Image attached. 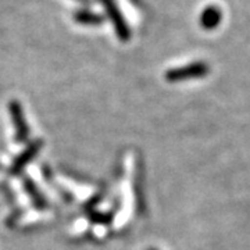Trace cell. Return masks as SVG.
<instances>
[{
	"instance_id": "6da1fadb",
	"label": "cell",
	"mask_w": 250,
	"mask_h": 250,
	"mask_svg": "<svg viewBox=\"0 0 250 250\" xmlns=\"http://www.w3.org/2000/svg\"><path fill=\"white\" fill-rule=\"evenodd\" d=\"M210 74V65L206 62H189L182 67L171 68L164 74V78L167 82L175 83V82H185V81L200 80Z\"/></svg>"
},
{
	"instance_id": "7a4b0ae2",
	"label": "cell",
	"mask_w": 250,
	"mask_h": 250,
	"mask_svg": "<svg viewBox=\"0 0 250 250\" xmlns=\"http://www.w3.org/2000/svg\"><path fill=\"white\" fill-rule=\"evenodd\" d=\"M103 7L107 13L108 18L111 20L113 22V27L116 29L117 38L121 41V42H126L131 39V28L126 24V20L123 16V13L120 11L118 6L116 4L114 0H100Z\"/></svg>"
},
{
	"instance_id": "3957f363",
	"label": "cell",
	"mask_w": 250,
	"mask_h": 250,
	"mask_svg": "<svg viewBox=\"0 0 250 250\" xmlns=\"http://www.w3.org/2000/svg\"><path fill=\"white\" fill-rule=\"evenodd\" d=\"M9 113L16 131V141L18 143L27 142L29 136V126L27 124V118L24 114V108L17 100H11L9 103Z\"/></svg>"
},
{
	"instance_id": "277c9868",
	"label": "cell",
	"mask_w": 250,
	"mask_h": 250,
	"mask_svg": "<svg viewBox=\"0 0 250 250\" xmlns=\"http://www.w3.org/2000/svg\"><path fill=\"white\" fill-rule=\"evenodd\" d=\"M42 146H43V142H42L41 139L29 143L27 147L20 153L17 157L14 159V161L11 163L10 172H11L13 175H17L20 172H22V170L27 167L28 164L35 159L36 154H38L39 150L42 149Z\"/></svg>"
},
{
	"instance_id": "5b68a950",
	"label": "cell",
	"mask_w": 250,
	"mask_h": 250,
	"mask_svg": "<svg viewBox=\"0 0 250 250\" xmlns=\"http://www.w3.org/2000/svg\"><path fill=\"white\" fill-rule=\"evenodd\" d=\"M223 11L218 6L210 4L203 9L199 17V24L205 31H214L215 28L220 27L221 21H223Z\"/></svg>"
},
{
	"instance_id": "8992f818",
	"label": "cell",
	"mask_w": 250,
	"mask_h": 250,
	"mask_svg": "<svg viewBox=\"0 0 250 250\" xmlns=\"http://www.w3.org/2000/svg\"><path fill=\"white\" fill-rule=\"evenodd\" d=\"M24 188H25V192H27V195L29 196V199H31L32 205L35 206L36 208L42 210V208L47 207V200H46V197L42 195V192L39 190L38 185H36L32 179H29L28 177H25V178H24Z\"/></svg>"
},
{
	"instance_id": "52a82bcc",
	"label": "cell",
	"mask_w": 250,
	"mask_h": 250,
	"mask_svg": "<svg viewBox=\"0 0 250 250\" xmlns=\"http://www.w3.org/2000/svg\"><path fill=\"white\" fill-rule=\"evenodd\" d=\"M74 20L77 24H81V25H102L104 21V17L93 13V11L80 10L74 14Z\"/></svg>"
},
{
	"instance_id": "ba28073f",
	"label": "cell",
	"mask_w": 250,
	"mask_h": 250,
	"mask_svg": "<svg viewBox=\"0 0 250 250\" xmlns=\"http://www.w3.org/2000/svg\"><path fill=\"white\" fill-rule=\"evenodd\" d=\"M77 1H86V0H77Z\"/></svg>"
},
{
	"instance_id": "9c48e42d",
	"label": "cell",
	"mask_w": 250,
	"mask_h": 250,
	"mask_svg": "<svg viewBox=\"0 0 250 250\" xmlns=\"http://www.w3.org/2000/svg\"><path fill=\"white\" fill-rule=\"evenodd\" d=\"M147 250H157V249H147Z\"/></svg>"
}]
</instances>
